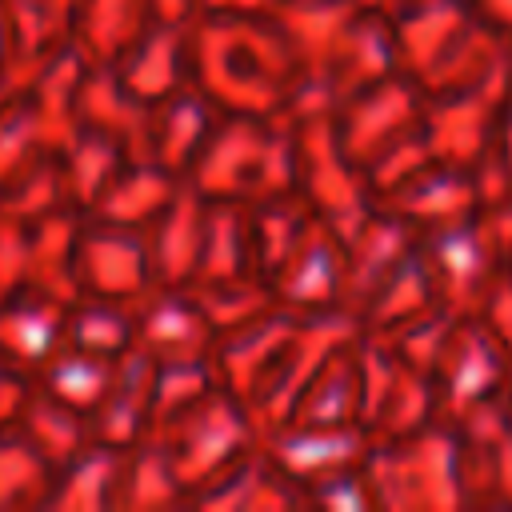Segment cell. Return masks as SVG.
<instances>
[{
  "instance_id": "obj_21",
  "label": "cell",
  "mask_w": 512,
  "mask_h": 512,
  "mask_svg": "<svg viewBox=\"0 0 512 512\" xmlns=\"http://www.w3.org/2000/svg\"><path fill=\"white\" fill-rule=\"evenodd\" d=\"M152 368H156V356L144 352L140 344L120 352V364L112 368V384H108L104 400L96 404V424H92L96 440L116 444V448H132L136 440L148 436Z\"/></svg>"
},
{
  "instance_id": "obj_5",
  "label": "cell",
  "mask_w": 512,
  "mask_h": 512,
  "mask_svg": "<svg viewBox=\"0 0 512 512\" xmlns=\"http://www.w3.org/2000/svg\"><path fill=\"white\" fill-rule=\"evenodd\" d=\"M360 332V320L344 308H324V312H300L292 324L288 344L280 348L272 372L264 376V384L256 388V396L244 404L252 416L256 436L264 440L268 432L284 428L292 416V404L300 400V392L308 388V380L316 376V368L352 336Z\"/></svg>"
},
{
  "instance_id": "obj_25",
  "label": "cell",
  "mask_w": 512,
  "mask_h": 512,
  "mask_svg": "<svg viewBox=\"0 0 512 512\" xmlns=\"http://www.w3.org/2000/svg\"><path fill=\"white\" fill-rule=\"evenodd\" d=\"M308 220H312V208L304 204L300 192L272 196V200H248V260H252V276H260L268 284L276 276V268L288 260V252L300 240Z\"/></svg>"
},
{
  "instance_id": "obj_2",
  "label": "cell",
  "mask_w": 512,
  "mask_h": 512,
  "mask_svg": "<svg viewBox=\"0 0 512 512\" xmlns=\"http://www.w3.org/2000/svg\"><path fill=\"white\" fill-rule=\"evenodd\" d=\"M372 508H464L460 436L452 424H424L400 440H372L360 460Z\"/></svg>"
},
{
  "instance_id": "obj_30",
  "label": "cell",
  "mask_w": 512,
  "mask_h": 512,
  "mask_svg": "<svg viewBox=\"0 0 512 512\" xmlns=\"http://www.w3.org/2000/svg\"><path fill=\"white\" fill-rule=\"evenodd\" d=\"M184 288L192 292V300L200 304V312H204V320L212 324L216 336L264 316L268 308H276V296L260 276L216 280V284H184Z\"/></svg>"
},
{
  "instance_id": "obj_29",
  "label": "cell",
  "mask_w": 512,
  "mask_h": 512,
  "mask_svg": "<svg viewBox=\"0 0 512 512\" xmlns=\"http://www.w3.org/2000/svg\"><path fill=\"white\" fill-rule=\"evenodd\" d=\"M436 420V388L428 372H416L408 364H396V376L384 392V404L368 428L372 440H400L420 432L424 424Z\"/></svg>"
},
{
  "instance_id": "obj_33",
  "label": "cell",
  "mask_w": 512,
  "mask_h": 512,
  "mask_svg": "<svg viewBox=\"0 0 512 512\" xmlns=\"http://www.w3.org/2000/svg\"><path fill=\"white\" fill-rule=\"evenodd\" d=\"M456 320L460 316H452L444 304H432L428 312H420V316H412V320H404L396 328H384L380 336L388 340V348L396 352L400 364L432 376V368H436V360L444 352V340H448V332H452Z\"/></svg>"
},
{
  "instance_id": "obj_7",
  "label": "cell",
  "mask_w": 512,
  "mask_h": 512,
  "mask_svg": "<svg viewBox=\"0 0 512 512\" xmlns=\"http://www.w3.org/2000/svg\"><path fill=\"white\" fill-rule=\"evenodd\" d=\"M420 252L436 288V300L452 316H476L488 280L504 268L480 212L420 232Z\"/></svg>"
},
{
  "instance_id": "obj_39",
  "label": "cell",
  "mask_w": 512,
  "mask_h": 512,
  "mask_svg": "<svg viewBox=\"0 0 512 512\" xmlns=\"http://www.w3.org/2000/svg\"><path fill=\"white\" fill-rule=\"evenodd\" d=\"M492 496L496 504H512V428L492 444Z\"/></svg>"
},
{
  "instance_id": "obj_35",
  "label": "cell",
  "mask_w": 512,
  "mask_h": 512,
  "mask_svg": "<svg viewBox=\"0 0 512 512\" xmlns=\"http://www.w3.org/2000/svg\"><path fill=\"white\" fill-rule=\"evenodd\" d=\"M424 164H432V148H428V140H424L420 124H416L412 132H404L400 140H392L388 148H380V152L364 164V180H368L372 196H380V192L396 188L400 180H408V176H412L416 168H424Z\"/></svg>"
},
{
  "instance_id": "obj_3",
  "label": "cell",
  "mask_w": 512,
  "mask_h": 512,
  "mask_svg": "<svg viewBox=\"0 0 512 512\" xmlns=\"http://www.w3.org/2000/svg\"><path fill=\"white\" fill-rule=\"evenodd\" d=\"M148 436L164 448L184 496L208 484L212 476H220L228 464H236L244 452L260 444L248 408L220 384L200 400H192L188 408H180L176 416H168Z\"/></svg>"
},
{
  "instance_id": "obj_41",
  "label": "cell",
  "mask_w": 512,
  "mask_h": 512,
  "mask_svg": "<svg viewBox=\"0 0 512 512\" xmlns=\"http://www.w3.org/2000/svg\"><path fill=\"white\" fill-rule=\"evenodd\" d=\"M200 12H224V16H268L276 0H196Z\"/></svg>"
},
{
  "instance_id": "obj_32",
  "label": "cell",
  "mask_w": 512,
  "mask_h": 512,
  "mask_svg": "<svg viewBox=\"0 0 512 512\" xmlns=\"http://www.w3.org/2000/svg\"><path fill=\"white\" fill-rule=\"evenodd\" d=\"M148 24V0H84V40L104 60H116Z\"/></svg>"
},
{
  "instance_id": "obj_19",
  "label": "cell",
  "mask_w": 512,
  "mask_h": 512,
  "mask_svg": "<svg viewBox=\"0 0 512 512\" xmlns=\"http://www.w3.org/2000/svg\"><path fill=\"white\" fill-rule=\"evenodd\" d=\"M472 8L464 0H400L388 12L392 36H396V52H400V68L420 80L436 56L472 24Z\"/></svg>"
},
{
  "instance_id": "obj_27",
  "label": "cell",
  "mask_w": 512,
  "mask_h": 512,
  "mask_svg": "<svg viewBox=\"0 0 512 512\" xmlns=\"http://www.w3.org/2000/svg\"><path fill=\"white\" fill-rule=\"evenodd\" d=\"M436 300V288H432V276H428V264H424V252H420V240L416 248L384 276V284L372 292V300L360 308V328L368 332H384V328H396L420 312H428Z\"/></svg>"
},
{
  "instance_id": "obj_34",
  "label": "cell",
  "mask_w": 512,
  "mask_h": 512,
  "mask_svg": "<svg viewBox=\"0 0 512 512\" xmlns=\"http://www.w3.org/2000/svg\"><path fill=\"white\" fill-rule=\"evenodd\" d=\"M64 328H68L76 348H88V352H100V356H120L136 344V316L124 312L120 304L104 300V296H100V304L80 308Z\"/></svg>"
},
{
  "instance_id": "obj_20",
  "label": "cell",
  "mask_w": 512,
  "mask_h": 512,
  "mask_svg": "<svg viewBox=\"0 0 512 512\" xmlns=\"http://www.w3.org/2000/svg\"><path fill=\"white\" fill-rule=\"evenodd\" d=\"M356 12H364L356 0H276L268 16L288 40L296 68L328 72Z\"/></svg>"
},
{
  "instance_id": "obj_1",
  "label": "cell",
  "mask_w": 512,
  "mask_h": 512,
  "mask_svg": "<svg viewBox=\"0 0 512 512\" xmlns=\"http://www.w3.org/2000/svg\"><path fill=\"white\" fill-rule=\"evenodd\" d=\"M188 72L220 112L268 120L288 100L296 56L272 16L204 12L188 28Z\"/></svg>"
},
{
  "instance_id": "obj_8",
  "label": "cell",
  "mask_w": 512,
  "mask_h": 512,
  "mask_svg": "<svg viewBox=\"0 0 512 512\" xmlns=\"http://www.w3.org/2000/svg\"><path fill=\"white\" fill-rule=\"evenodd\" d=\"M512 352L476 320L460 316L444 340V352L432 368V388H436V420L452 424L460 420L472 404L504 392Z\"/></svg>"
},
{
  "instance_id": "obj_18",
  "label": "cell",
  "mask_w": 512,
  "mask_h": 512,
  "mask_svg": "<svg viewBox=\"0 0 512 512\" xmlns=\"http://www.w3.org/2000/svg\"><path fill=\"white\" fill-rule=\"evenodd\" d=\"M212 340H216V332H212V324L204 320L200 304L192 300V292L184 284H164L136 312V344L144 352H152L156 360H168V356H208Z\"/></svg>"
},
{
  "instance_id": "obj_23",
  "label": "cell",
  "mask_w": 512,
  "mask_h": 512,
  "mask_svg": "<svg viewBox=\"0 0 512 512\" xmlns=\"http://www.w3.org/2000/svg\"><path fill=\"white\" fill-rule=\"evenodd\" d=\"M332 80L340 88V96L348 100L352 92L392 76V72H404L400 68V52H396V36H392V24L384 12H356L336 56H332Z\"/></svg>"
},
{
  "instance_id": "obj_15",
  "label": "cell",
  "mask_w": 512,
  "mask_h": 512,
  "mask_svg": "<svg viewBox=\"0 0 512 512\" xmlns=\"http://www.w3.org/2000/svg\"><path fill=\"white\" fill-rule=\"evenodd\" d=\"M376 204L388 208V212H396V216H404L408 224H416V232L436 228V224H448V220H464V216L480 212L468 168L436 164V160L424 164V168H416V172H412L408 180H400L396 188L380 192Z\"/></svg>"
},
{
  "instance_id": "obj_4",
  "label": "cell",
  "mask_w": 512,
  "mask_h": 512,
  "mask_svg": "<svg viewBox=\"0 0 512 512\" xmlns=\"http://www.w3.org/2000/svg\"><path fill=\"white\" fill-rule=\"evenodd\" d=\"M296 128V192L324 220L340 244H348L360 224L376 212V196L364 180V168L352 164L336 140L332 116L300 120Z\"/></svg>"
},
{
  "instance_id": "obj_26",
  "label": "cell",
  "mask_w": 512,
  "mask_h": 512,
  "mask_svg": "<svg viewBox=\"0 0 512 512\" xmlns=\"http://www.w3.org/2000/svg\"><path fill=\"white\" fill-rule=\"evenodd\" d=\"M356 340V336H352ZM352 340L340 344L308 380V388L300 392V400L292 404L288 424H356V408H360V380H356V356H352Z\"/></svg>"
},
{
  "instance_id": "obj_14",
  "label": "cell",
  "mask_w": 512,
  "mask_h": 512,
  "mask_svg": "<svg viewBox=\"0 0 512 512\" xmlns=\"http://www.w3.org/2000/svg\"><path fill=\"white\" fill-rule=\"evenodd\" d=\"M420 232L404 216L376 204V212L360 224V232L344 244V296L340 308L360 320V308L372 300V292L384 284V276L416 248Z\"/></svg>"
},
{
  "instance_id": "obj_43",
  "label": "cell",
  "mask_w": 512,
  "mask_h": 512,
  "mask_svg": "<svg viewBox=\"0 0 512 512\" xmlns=\"http://www.w3.org/2000/svg\"><path fill=\"white\" fill-rule=\"evenodd\" d=\"M504 396H508V408H512V364H508V380H504Z\"/></svg>"
},
{
  "instance_id": "obj_9",
  "label": "cell",
  "mask_w": 512,
  "mask_h": 512,
  "mask_svg": "<svg viewBox=\"0 0 512 512\" xmlns=\"http://www.w3.org/2000/svg\"><path fill=\"white\" fill-rule=\"evenodd\" d=\"M420 108H424V92L408 72H392L360 92H352L336 116V140L344 148V156L352 164H368L380 148H388L392 140H400L404 132H412L420 124Z\"/></svg>"
},
{
  "instance_id": "obj_10",
  "label": "cell",
  "mask_w": 512,
  "mask_h": 512,
  "mask_svg": "<svg viewBox=\"0 0 512 512\" xmlns=\"http://www.w3.org/2000/svg\"><path fill=\"white\" fill-rule=\"evenodd\" d=\"M280 308L292 312H324L340 308L344 296V244L324 220H308L300 240L292 244L288 260L268 280Z\"/></svg>"
},
{
  "instance_id": "obj_22",
  "label": "cell",
  "mask_w": 512,
  "mask_h": 512,
  "mask_svg": "<svg viewBox=\"0 0 512 512\" xmlns=\"http://www.w3.org/2000/svg\"><path fill=\"white\" fill-rule=\"evenodd\" d=\"M152 280L160 284H188L200 256V228H204V196L192 184H180L172 200L152 216Z\"/></svg>"
},
{
  "instance_id": "obj_31",
  "label": "cell",
  "mask_w": 512,
  "mask_h": 512,
  "mask_svg": "<svg viewBox=\"0 0 512 512\" xmlns=\"http://www.w3.org/2000/svg\"><path fill=\"white\" fill-rule=\"evenodd\" d=\"M112 368H116V356H100L88 348H64L56 356V364L48 368V392H52V400H60L76 412H96V404L104 400V392L112 384Z\"/></svg>"
},
{
  "instance_id": "obj_6",
  "label": "cell",
  "mask_w": 512,
  "mask_h": 512,
  "mask_svg": "<svg viewBox=\"0 0 512 512\" xmlns=\"http://www.w3.org/2000/svg\"><path fill=\"white\" fill-rule=\"evenodd\" d=\"M508 104H512V52L488 80L460 92L424 96L420 132L432 148V160L468 168L496 136V120Z\"/></svg>"
},
{
  "instance_id": "obj_24",
  "label": "cell",
  "mask_w": 512,
  "mask_h": 512,
  "mask_svg": "<svg viewBox=\"0 0 512 512\" xmlns=\"http://www.w3.org/2000/svg\"><path fill=\"white\" fill-rule=\"evenodd\" d=\"M252 276L248 260V200H208L204 196V228L200 256L188 284H216Z\"/></svg>"
},
{
  "instance_id": "obj_37",
  "label": "cell",
  "mask_w": 512,
  "mask_h": 512,
  "mask_svg": "<svg viewBox=\"0 0 512 512\" xmlns=\"http://www.w3.org/2000/svg\"><path fill=\"white\" fill-rule=\"evenodd\" d=\"M476 320L512 352V272L508 268H500L488 280V288L480 296V308H476Z\"/></svg>"
},
{
  "instance_id": "obj_38",
  "label": "cell",
  "mask_w": 512,
  "mask_h": 512,
  "mask_svg": "<svg viewBox=\"0 0 512 512\" xmlns=\"http://www.w3.org/2000/svg\"><path fill=\"white\" fill-rule=\"evenodd\" d=\"M480 220H484V228H488V236H492V244H496L500 264L512 272V200H504V204H496V208H484Z\"/></svg>"
},
{
  "instance_id": "obj_12",
  "label": "cell",
  "mask_w": 512,
  "mask_h": 512,
  "mask_svg": "<svg viewBox=\"0 0 512 512\" xmlns=\"http://www.w3.org/2000/svg\"><path fill=\"white\" fill-rule=\"evenodd\" d=\"M76 276L88 284V292H96L104 300L144 296L148 284H152L148 236H140L132 224L104 220L100 228L80 236V244H76Z\"/></svg>"
},
{
  "instance_id": "obj_16",
  "label": "cell",
  "mask_w": 512,
  "mask_h": 512,
  "mask_svg": "<svg viewBox=\"0 0 512 512\" xmlns=\"http://www.w3.org/2000/svg\"><path fill=\"white\" fill-rule=\"evenodd\" d=\"M216 120H220V108L196 84L192 88L180 84L176 92L156 100L148 116V160H156L172 176H184Z\"/></svg>"
},
{
  "instance_id": "obj_42",
  "label": "cell",
  "mask_w": 512,
  "mask_h": 512,
  "mask_svg": "<svg viewBox=\"0 0 512 512\" xmlns=\"http://www.w3.org/2000/svg\"><path fill=\"white\" fill-rule=\"evenodd\" d=\"M492 140H496V148H500V156H504V168H508V180H512V104L500 112Z\"/></svg>"
},
{
  "instance_id": "obj_36",
  "label": "cell",
  "mask_w": 512,
  "mask_h": 512,
  "mask_svg": "<svg viewBox=\"0 0 512 512\" xmlns=\"http://www.w3.org/2000/svg\"><path fill=\"white\" fill-rule=\"evenodd\" d=\"M304 500H308V508H332V512H368L372 508V496H368L360 464L328 472V476L304 484Z\"/></svg>"
},
{
  "instance_id": "obj_40",
  "label": "cell",
  "mask_w": 512,
  "mask_h": 512,
  "mask_svg": "<svg viewBox=\"0 0 512 512\" xmlns=\"http://www.w3.org/2000/svg\"><path fill=\"white\" fill-rule=\"evenodd\" d=\"M468 8H472V16L476 20H484L488 28H496V32H504V36H512V0H464Z\"/></svg>"
},
{
  "instance_id": "obj_11",
  "label": "cell",
  "mask_w": 512,
  "mask_h": 512,
  "mask_svg": "<svg viewBox=\"0 0 512 512\" xmlns=\"http://www.w3.org/2000/svg\"><path fill=\"white\" fill-rule=\"evenodd\" d=\"M300 312L292 308H268L264 316L232 328V332H220L212 340V372H216V384L224 392H232L240 404H248L256 396V388L264 384V376L272 372L280 348L288 344L292 336V324H296Z\"/></svg>"
},
{
  "instance_id": "obj_17",
  "label": "cell",
  "mask_w": 512,
  "mask_h": 512,
  "mask_svg": "<svg viewBox=\"0 0 512 512\" xmlns=\"http://www.w3.org/2000/svg\"><path fill=\"white\" fill-rule=\"evenodd\" d=\"M120 84L144 100L156 104L168 92H176L188 76V24H168V20H152L120 56Z\"/></svg>"
},
{
  "instance_id": "obj_13",
  "label": "cell",
  "mask_w": 512,
  "mask_h": 512,
  "mask_svg": "<svg viewBox=\"0 0 512 512\" xmlns=\"http://www.w3.org/2000/svg\"><path fill=\"white\" fill-rule=\"evenodd\" d=\"M372 436L368 428L360 424H284L276 432H268L260 440V448L268 452V460L292 476L300 488L328 476V472H340V468H356L368 452Z\"/></svg>"
},
{
  "instance_id": "obj_28",
  "label": "cell",
  "mask_w": 512,
  "mask_h": 512,
  "mask_svg": "<svg viewBox=\"0 0 512 512\" xmlns=\"http://www.w3.org/2000/svg\"><path fill=\"white\" fill-rule=\"evenodd\" d=\"M180 188V176H172L168 168H160L156 160H136L128 172H116L112 184L100 192L96 208L104 220L112 224H148Z\"/></svg>"
}]
</instances>
